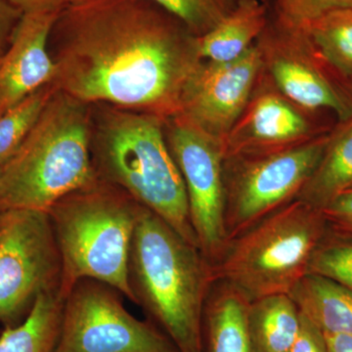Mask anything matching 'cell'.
Masks as SVG:
<instances>
[{
	"instance_id": "cell-1",
	"label": "cell",
	"mask_w": 352,
	"mask_h": 352,
	"mask_svg": "<svg viewBox=\"0 0 352 352\" xmlns=\"http://www.w3.org/2000/svg\"><path fill=\"white\" fill-rule=\"evenodd\" d=\"M50 44L53 85L89 105L168 120L203 60L199 38L151 0H94L64 7Z\"/></svg>"
},
{
	"instance_id": "cell-2",
	"label": "cell",
	"mask_w": 352,
	"mask_h": 352,
	"mask_svg": "<svg viewBox=\"0 0 352 352\" xmlns=\"http://www.w3.org/2000/svg\"><path fill=\"white\" fill-rule=\"evenodd\" d=\"M214 281L201 250L142 206L129 250V287L148 320L180 352H204V308Z\"/></svg>"
},
{
	"instance_id": "cell-3",
	"label": "cell",
	"mask_w": 352,
	"mask_h": 352,
	"mask_svg": "<svg viewBox=\"0 0 352 352\" xmlns=\"http://www.w3.org/2000/svg\"><path fill=\"white\" fill-rule=\"evenodd\" d=\"M95 109L90 152L97 179L126 191L199 248L184 182L164 133L166 120L105 104Z\"/></svg>"
},
{
	"instance_id": "cell-4",
	"label": "cell",
	"mask_w": 352,
	"mask_h": 352,
	"mask_svg": "<svg viewBox=\"0 0 352 352\" xmlns=\"http://www.w3.org/2000/svg\"><path fill=\"white\" fill-rule=\"evenodd\" d=\"M92 105L57 89L18 151L2 166L0 214L47 212L96 182L91 161Z\"/></svg>"
},
{
	"instance_id": "cell-5",
	"label": "cell",
	"mask_w": 352,
	"mask_h": 352,
	"mask_svg": "<svg viewBox=\"0 0 352 352\" xmlns=\"http://www.w3.org/2000/svg\"><path fill=\"white\" fill-rule=\"evenodd\" d=\"M142 205L110 183L96 182L47 210L63 261L62 294L85 278L117 289L129 300V250Z\"/></svg>"
},
{
	"instance_id": "cell-6",
	"label": "cell",
	"mask_w": 352,
	"mask_h": 352,
	"mask_svg": "<svg viewBox=\"0 0 352 352\" xmlns=\"http://www.w3.org/2000/svg\"><path fill=\"white\" fill-rule=\"evenodd\" d=\"M329 229L321 210L296 199L227 241L212 266L214 279L230 284L250 302L289 295L308 274Z\"/></svg>"
},
{
	"instance_id": "cell-7",
	"label": "cell",
	"mask_w": 352,
	"mask_h": 352,
	"mask_svg": "<svg viewBox=\"0 0 352 352\" xmlns=\"http://www.w3.org/2000/svg\"><path fill=\"white\" fill-rule=\"evenodd\" d=\"M330 133L283 152L224 157L226 243L298 198Z\"/></svg>"
},
{
	"instance_id": "cell-8",
	"label": "cell",
	"mask_w": 352,
	"mask_h": 352,
	"mask_svg": "<svg viewBox=\"0 0 352 352\" xmlns=\"http://www.w3.org/2000/svg\"><path fill=\"white\" fill-rule=\"evenodd\" d=\"M62 284L63 261L48 212L0 214V323L17 325L41 294L62 293Z\"/></svg>"
},
{
	"instance_id": "cell-9",
	"label": "cell",
	"mask_w": 352,
	"mask_h": 352,
	"mask_svg": "<svg viewBox=\"0 0 352 352\" xmlns=\"http://www.w3.org/2000/svg\"><path fill=\"white\" fill-rule=\"evenodd\" d=\"M264 73L278 89L302 107L352 119V82L331 64L307 30L284 22L271 8L254 43Z\"/></svg>"
},
{
	"instance_id": "cell-10",
	"label": "cell",
	"mask_w": 352,
	"mask_h": 352,
	"mask_svg": "<svg viewBox=\"0 0 352 352\" xmlns=\"http://www.w3.org/2000/svg\"><path fill=\"white\" fill-rule=\"evenodd\" d=\"M122 294L97 280H78L65 298L56 352H180L152 323L124 308Z\"/></svg>"
},
{
	"instance_id": "cell-11",
	"label": "cell",
	"mask_w": 352,
	"mask_h": 352,
	"mask_svg": "<svg viewBox=\"0 0 352 352\" xmlns=\"http://www.w3.org/2000/svg\"><path fill=\"white\" fill-rule=\"evenodd\" d=\"M164 133L184 182L199 248L212 266L226 245L223 144L180 116L164 122Z\"/></svg>"
},
{
	"instance_id": "cell-12",
	"label": "cell",
	"mask_w": 352,
	"mask_h": 352,
	"mask_svg": "<svg viewBox=\"0 0 352 352\" xmlns=\"http://www.w3.org/2000/svg\"><path fill=\"white\" fill-rule=\"evenodd\" d=\"M339 120L302 107L282 94L263 72L240 117L224 138V157L283 152L320 138Z\"/></svg>"
},
{
	"instance_id": "cell-13",
	"label": "cell",
	"mask_w": 352,
	"mask_h": 352,
	"mask_svg": "<svg viewBox=\"0 0 352 352\" xmlns=\"http://www.w3.org/2000/svg\"><path fill=\"white\" fill-rule=\"evenodd\" d=\"M261 73L263 63L254 45L232 61L201 62L184 88L177 116L223 142Z\"/></svg>"
},
{
	"instance_id": "cell-14",
	"label": "cell",
	"mask_w": 352,
	"mask_h": 352,
	"mask_svg": "<svg viewBox=\"0 0 352 352\" xmlns=\"http://www.w3.org/2000/svg\"><path fill=\"white\" fill-rule=\"evenodd\" d=\"M61 11L23 13L0 60V115L54 80L50 41Z\"/></svg>"
},
{
	"instance_id": "cell-15",
	"label": "cell",
	"mask_w": 352,
	"mask_h": 352,
	"mask_svg": "<svg viewBox=\"0 0 352 352\" xmlns=\"http://www.w3.org/2000/svg\"><path fill=\"white\" fill-rule=\"evenodd\" d=\"M249 303L230 284L214 279L204 308V352H254L248 329Z\"/></svg>"
},
{
	"instance_id": "cell-16",
	"label": "cell",
	"mask_w": 352,
	"mask_h": 352,
	"mask_svg": "<svg viewBox=\"0 0 352 352\" xmlns=\"http://www.w3.org/2000/svg\"><path fill=\"white\" fill-rule=\"evenodd\" d=\"M268 0H237L230 13L199 38L203 61L228 62L251 50L267 25Z\"/></svg>"
},
{
	"instance_id": "cell-17",
	"label": "cell",
	"mask_w": 352,
	"mask_h": 352,
	"mask_svg": "<svg viewBox=\"0 0 352 352\" xmlns=\"http://www.w3.org/2000/svg\"><path fill=\"white\" fill-rule=\"evenodd\" d=\"M352 186V119L338 122L325 150L298 199L312 207L325 208Z\"/></svg>"
},
{
	"instance_id": "cell-18",
	"label": "cell",
	"mask_w": 352,
	"mask_h": 352,
	"mask_svg": "<svg viewBox=\"0 0 352 352\" xmlns=\"http://www.w3.org/2000/svg\"><path fill=\"white\" fill-rule=\"evenodd\" d=\"M300 314L323 333L352 336V291L319 275L307 274L289 294Z\"/></svg>"
},
{
	"instance_id": "cell-19",
	"label": "cell",
	"mask_w": 352,
	"mask_h": 352,
	"mask_svg": "<svg viewBox=\"0 0 352 352\" xmlns=\"http://www.w3.org/2000/svg\"><path fill=\"white\" fill-rule=\"evenodd\" d=\"M248 329L254 352H289L300 325V311L289 295L264 296L249 303Z\"/></svg>"
},
{
	"instance_id": "cell-20",
	"label": "cell",
	"mask_w": 352,
	"mask_h": 352,
	"mask_svg": "<svg viewBox=\"0 0 352 352\" xmlns=\"http://www.w3.org/2000/svg\"><path fill=\"white\" fill-rule=\"evenodd\" d=\"M64 296L48 292L36 298L29 314L0 335V352H56Z\"/></svg>"
},
{
	"instance_id": "cell-21",
	"label": "cell",
	"mask_w": 352,
	"mask_h": 352,
	"mask_svg": "<svg viewBox=\"0 0 352 352\" xmlns=\"http://www.w3.org/2000/svg\"><path fill=\"white\" fill-rule=\"evenodd\" d=\"M303 28L331 64L352 82V6L326 13Z\"/></svg>"
},
{
	"instance_id": "cell-22",
	"label": "cell",
	"mask_w": 352,
	"mask_h": 352,
	"mask_svg": "<svg viewBox=\"0 0 352 352\" xmlns=\"http://www.w3.org/2000/svg\"><path fill=\"white\" fill-rule=\"evenodd\" d=\"M56 91L48 83L0 115V166L18 151Z\"/></svg>"
},
{
	"instance_id": "cell-23",
	"label": "cell",
	"mask_w": 352,
	"mask_h": 352,
	"mask_svg": "<svg viewBox=\"0 0 352 352\" xmlns=\"http://www.w3.org/2000/svg\"><path fill=\"white\" fill-rule=\"evenodd\" d=\"M308 274L328 278L352 291V236L329 229L315 250Z\"/></svg>"
},
{
	"instance_id": "cell-24",
	"label": "cell",
	"mask_w": 352,
	"mask_h": 352,
	"mask_svg": "<svg viewBox=\"0 0 352 352\" xmlns=\"http://www.w3.org/2000/svg\"><path fill=\"white\" fill-rule=\"evenodd\" d=\"M173 14L201 38L214 29L235 6L237 0H151Z\"/></svg>"
},
{
	"instance_id": "cell-25",
	"label": "cell",
	"mask_w": 352,
	"mask_h": 352,
	"mask_svg": "<svg viewBox=\"0 0 352 352\" xmlns=\"http://www.w3.org/2000/svg\"><path fill=\"white\" fill-rule=\"evenodd\" d=\"M349 6L352 0H273L271 3L278 18L302 28L326 13Z\"/></svg>"
},
{
	"instance_id": "cell-26",
	"label": "cell",
	"mask_w": 352,
	"mask_h": 352,
	"mask_svg": "<svg viewBox=\"0 0 352 352\" xmlns=\"http://www.w3.org/2000/svg\"><path fill=\"white\" fill-rule=\"evenodd\" d=\"M321 210L331 230L352 236V186Z\"/></svg>"
},
{
	"instance_id": "cell-27",
	"label": "cell",
	"mask_w": 352,
	"mask_h": 352,
	"mask_svg": "<svg viewBox=\"0 0 352 352\" xmlns=\"http://www.w3.org/2000/svg\"><path fill=\"white\" fill-rule=\"evenodd\" d=\"M289 352H329L323 331L300 314V325Z\"/></svg>"
},
{
	"instance_id": "cell-28",
	"label": "cell",
	"mask_w": 352,
	"mask_h": 352,
	"mask_svg": "<svg viewBox=\"0 0 352 352\" xmlns=\"http://www.w3.org/2000/svg\"><path fill=\"white\" fill-rule=\"evenodd\" d=\"M22 16L9 0H0V52H6Z\"/></svg>"
},
{
	"instance_id": "cell-29",
	"label": "cell",
	"mask_w": 352,
	"mask_h": 352,
	"mask_svg": "<svg viewBox=\"0 0 352 352\" xmlns=\"http://www.w3.org/2000/svg\"><path fill=\"white\" fill-rule=\"evenodd\" d=\"M23 13L63 9V0H9Z\"/></svg>"
},
{
	"instance_id": "cell-30",
	"label": "cell",
	"mask_w": 352,
	"mask_h": 352,
	"mask_svg": "<svg viewBox=\"0 0 352 352\" xmlns=\"http://www.w3.org/2000/svg\"><path fill=\"white\" fill-rule=\"evenodd\" d=\"M329 352H352V336L324 333Z\"/></svg>"
},
{
	"instance_id": "cell-31",
	"label": "cell",
	"mask_w": 352,
	"mask_h": 352,
	"mask_svg": "<svg viewBox=\"0 0 352 352\" xmlns=\"http://www.w3.org/2000/svg\"><path fill=\"white\" fill-rule=\"evenodd\" d=\"M94 1V0H63L64 7L69 6H78V4L87 3V2Z\"/></svg>"
},
{
	"instance_id": "cell-32",
	"label": "cell",
	"mask_w": 352,
	"mask_h": 352,
	"mask_svg": "<svg viewBox=\"0 0 352 352\" xmlns=\"http://www.w3.org/2000/svg\"><path fill=\"white\" fill-rule=\"evenodd\" d=\"M4 54V52H0V60H1L2 55Z\"/></svg>"
},
{
	"instance_id": "cell-33",
	"label": "cell",
	"mask_w": 352,
	"mask_h": 352,
	"mask_svg": "<svg viewBox=\"0 0 352 352\" xmlns=\"http://www.w3.org/2000/svg\"><path fill=\"white\" fill-rule=\"evenodd\" d=\"M2 166H0V173H1Z\"/></svg>"
}]
</instances>
